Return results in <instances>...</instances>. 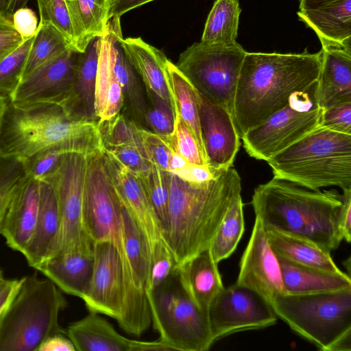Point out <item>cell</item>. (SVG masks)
<instances>
[{"instance_id":"30","label":"cell","mask_w":351,"mask_h":351,"mask_svg":"<svg viewBox=\"0 0 351 351\" xmlns=\"http://www.w3.org/2000/svg\"><path fill=\"white\" fill-rule=\"evenodd\" d=\"M73 32V48L82 53L101 37L110 19L112 0H64Z\"/></svg>"},{"instance_id":"58","label":"cell","mask_w":351,"mask_h":351,"mask_svg":"<svg viewBox=\"0 0 351 351\" xmlns=\"http://www.w3.org/2000/svg\"><path fill=\"white\" fill-rule=\"evenodd\" d=\"M335 1L337 0H299V10L316 9Z\"/></svg>"},{"instance_id":"45","label":"cell","mask_w":351,"mask_h":351,"mask_svg":"<svg viewBox=\"0 0 351 351\" xmlns=\"http://www.w3.org/2000/svg\"><path fill=\"white\" fill-rule=\"evenodd\" d=\"M173 137L176 152L188 162L200 165H208L195 137L180 117L176 120Z\"/></svg>"},{"instance_id":"32","label":"cell","mask_w":351,"mask_h":351,"mask_svg":"<svg viewBox=\"0 0 351 351\" xmlns=\"http://www.w3.org/2000/svg\"><path fill=\"white\" fill-rule=\"evenodd\" d=\"M265 229L268 242L276 255L300 265L342 272L332 261L330 252L316 244L273 228Z\"/></svg>"},{"instance_id":"38","label":"cell","mask_w":351,"mask_h":351,"mask_svg":"<svg viewBox=\"0 0 351 351\" xmlns=\"http://www.w3.org/2000/svg\"><path fill=\"white\" fill-rule=\"evenodd\" d=\"M99 125L105 149L123 146L144 147L140 127L123 112L99 123Z\"/></svg>"},{"instance_id":"54","label":"cell","mask_w":351,"mask_h":351,"mask_svg":"<svg viewBox=\"0 0 351 351\" xmlns=\"http://www.w3.org/2000/svg\"><path fill=\"white\" fill-rule=\"evenodd\" d=\"M23 278L18 279H5L0 281V313L10 302L19 288Z\"/></svg>"},{"instance_id":"26","label":"cell","mask_w":351,"mask_h":351,"mask_svg":"<svg viewBox=\"0 0 351 351\" xmlns=\"http://www.w3.org/2000/svg\"><path fill=\"white\" fill-rule=\"evenodd\" d=\"M276 256L286 294H312L351 288L350 276L343 271H328Z\"/></svg>"},{"instance_id":"13","label":"cell","mask_w":351,"mask_h":351,"mask_svg":"<svg viewBox=\"0 0 351 351\" xmlns=\"http://www.w3.org/2000/svg\"><path fill=\"white\" fill-rule=\"evenodd\" d=\"M215 342L239 331L276 324L277 315L269 304L254 291L237 283L224 288L208 311Z\"/></svg>"},{"instance_id":"16","label":"cell","mask_w":351,"mask_h":351,"mask_svg":"<svg viewBox=\"0 0 351 351\" xmlns=\"http://www.w3.org/2000/svg\"><path fill=\"white\" fill-rule=\"evenodd\" d=\"M81 53L69 48L23 77L8 96L14 104L60 101L70 90Z\"/></svg>"},{"instance_id":"5","label":"cell","mask_w":351,"mask_h":351,"mask_svg":"<svg viewBox=\"0 0 351 351\" xmlns=\"http://www.w3.org/2000/svg\"><path fill=\"white\" fill-rule=\"evenodd\" d=\"M274 177L310 190L351 188V135L317 127L266 160Z\"/></svg>"},{"instance_id":"10","label":"cell","mask_w":351,"mask_h":351,"mask_svg":"<svg viewBox=\"0 0 351 351\" xmlns=\"http://www.w3.org/2000/svg\"><path fill=\"white\" fill-rule=\"evenodd\" d=\"M317 86V80L293 93L285 107L243 135V147L250 156L266 161L318 127L322 109Z\"/></svg>"},{"instance_id":"34","label":"cell","mask_w":351,"mask_h":351,"mask_svg":"<svg viewBox=\"0 0 351 351\" xmlns=\"http://www.w3.org/2000/svg\"><path fill=\"white\" fill-rule=\"evenodd\" d=\"M241 12L238 0H216L208 15L201 42L221 45L237 43Z\"/></svg>"},{"instance_id":"37","label":"cell","mask_w":351,"mask_h":351,"mask_svg":"<svg viewBox=\"0 0 351 351\" xmlns=\"http://www.w3.org/2000/svg\"><path fill=\"white\" fill-rule=\"evenodd\" d=\"M138 176L158 217L165 240L169 226V171L152 164L148 171Z\"/></svg>"},{"instance_id":"25","label":"cell","mask_w":351,"mask_h":351,"mask_svg":"<svg viewBox=\"0 0 351 351\" xmlns=\"http://www.w3.org/2000/svg\"><path fill=\"white\" fill-rule=\"evenodd\" d=\"M99 41L100 37L93 38L81 53L74 82L58 102L69 114L78 119L97 121L95 115V92Z\"/></svg>"},{"instance_id":"51","label":"cell","mask_w":351,"mask_h":351,"mask_svg":"<svg viewBox=\"0 0 351 351\" xmlns=\"http://www.w3.org/2000/svg\"><path fill=\"white\" fill-rule=\"evenodd\" d=\"M14 27L23 40L33 36L38 28V19L34 12L26 7L17 10L12 16Z\"/></svg>"},{"instance_id":"11","label":"cell","mask_w":351,"mask_h":351,"mask_svg":"<svg viewBox=\"0 0 351 351\" xmlns=\"http://www.w3.org/2000/svg\"><path fill=\"white\" fill-rule=\"evenodd\" d=\"M86 169V155L66 152L57 167L42 180L53 189L60 217L59 229L47 258L66 252H93V242L82 220Z\"/></svg>"},{"instance_id":"20","label":"cell","mask_w":351,"mask_h":351,"mask_svg":"<svg viewBox=\"0 0 351 351\" xmlns=\"http://www.w3.org/2000/svg\"><path fill=\"white\" fill-rule=\"evenodd\" d=\"M317 97L324 110L351 101V44L322 43Z\"/></svg>"},{"instance_id":"59","label":"cell","mask_w":351,"mask_h":351,"mask_svg":"<svg viewBox=\"0 0 351 351\" xmlns=\"http://www.w3.org/2000/svg\"><path fill=\"white\" fill-rule=\"evenodd\" d=\"M188 162L176 152H174L170 160L169 172H172L183 167Z\"/></svg>"},{"instance_id":"49","label":"cell","mask_w":351,"mask_h":351,"mask_svg":"<svg viewBox=\"0 0 351 351\" xmlns=\"http://www.w3.org/2000/svg\"><path fill=\"white\" fill-rule=\"evenodd\" d=\"M223 171L215 169L208 165H200L187 162L183 167L171 173L184 181L201 183L217 178Z\"/></svg>"},{"instance_id":"35","label":"cell","mask_w":351,"mask_h":351,"mask_svg":"<svg viewBox=\"0 0 351 351\" xmlns=\"http://www.w3.org/2000/svg\"><path fill=\"white\" fill-rule=\"evenodd\" d=\"M243 204L241 193L231 201L210 246L215 261L228 258L236 250L244 230Z\"/></svg>"},{"instance_id":"42","label":"cell","mask_w":351,"mask_h":351,"mask_svg":"<svg viewBox=\"0 0 351 351\" xmlns=\"http://www.w3.org/2000/svg\"><path fill=\"white\" fill-rule=\"evenodd\" d=\"M140 134L145 151L151 163L169 171L171 156L176 152L173 135H160L142 128H140Z\"/></svg>"},{"instance_id":"48","label":"cell","mask_w":351,"mask_h":351,"mask_svg":"<svg viewBox=\"0 0 351 351\" xmlns=\"http://www.w3.org/2000/svg\"><path fill=\"white\" fill-rule=\"evenodd\" d=\"M63 154L51 150L35 155L25 161L29 176L37 181L43 180L57 167Z\"/></svg>"},{"instance_id":"56","label":"cell","mask_w":351,"mask_h":351,"mask_svg":"<svg viewBox=\"0 0 351 351\" xmlns=\"http://www.w3.org/2000/svg\"><path fill=\"white\" fill-rule=\"evenodd\" d=\"M178 351L177 349L169 343L160 339L154 341H143L133 340L132 351Z\"/></svg>"},{"instance_id":"57","label":"cell","mask_w":351,"mask_h":351,"mask_svg":"<svg viewBox=\"0 0 351 351\" xmlns=\"http://www.w3.org/2000/svg\"><path fill=\"white\" fill-rule=\"evenodd\" d=\"M29 0H0V14L12 19L14 13L19 9L26 7Z\"/></svg>"},{"instance_id":"55","label":"cell","mask_w":351,"mask_h":351,"mask_svg":"<svg viewBox=\"0 0 351 351\" xmlns=\"http://www.w3.org/2000/svg\"><path fill=\"white\" fill-rule=\"evenodd\" d=\"M109 18L119 17L125 12L154 0H112Z\"/></svg>"},{"instance_id":"27","label":"cell","mask_w":351,"mask_h":351,"mask_svg":"<svg viewBox=\"0 0 351 351\" xmlns=\"http://www.w3.org/2000/svg\"><path fill=\"white\" fill-rule=\"evenodd\" d=\"M90 313L71 324L66 335L77 351H132L133 340L120 335L99 313Z\"/></svg>"},{"instance_id":"47","label":"cell","mask_w":351,"mask_h":351,"mask_svg":"<svg viewBox=\"0 0 351 351\" xmlns=\"http://www.w3.org/2000/svg\"><path fill=\"white\" fill-rule=\"evenodd\" d=\"M105 150L137 175L145 173L152 165L144 147L123 146Z\"/></svg>"},{"instance_id":"46","label":"cell","mask_w":351,"mask_h":351,"mask_svg":"<svg viewBox=\"0 0 351 351\" xmlns=\"http://www.w3.org/2000/svg\"><path fill=\"white\" fill-rule=\"evenodd\" d=\"M318 127L351 135V101L322 110Z\"/></svg>"},{"instance_id":"31","label":"cell","mask_w":351,"mask_h":351,"mask_svg":"<svg viewBox=\"0 0 351 351\" xmlns=\"http://www.w3.org/2000/svg\"><path fill=\"white\" fill-rule=\"evenodd\" d=\"M123 97L120 84L114 74L107 40L100 37L95 92V115L98 123L107 121L121 112Z\"/></svg>"},{"instance_id":"39","label":"cell","mask_w":351,"mask_h":351,"mask_svg":"<svg viewBox=\"0 0 351 351\" xmlns=\"http://www.w3.org/2000/svg\"><path fill=\"white\" fill-rule=\"evenodd\" d=\"M28 177L25 161L0 158V234L10 202Z\"/></svg>"},{"instance_id":"12","label":"cell","mask_w":351,"mask_h":351,"mask_svg":"<svg viewBox=\"0 0 351 351\" xmlns=\"http://www.w3.org/2000/svg\"><path fill=\"white\" fill-rule=\"evenodd\" d=\"M86 156L82 208L85 232L93 243L113 244L123 261V206L108 173L103 149Z\"/></svg>"},{"instance_id":"24","label":"cell","mask_w":351,"mask_h":351,"mask_svg":"<svg viewBox=\"0 0 351 351\" xmlns=\"http://www.w3.org/2000/svg\"><path fill=\"white\" fill-rule=\"evenodd\" d=\"M93 263V252H66L46 258L35 269L62 292L82 299L90 283Z\"/></svg>"},{"instance_id":"15","label":"cell","mask_w":351,"mask_h":351,"mask_svg":"<svg viewBox=\"0 0 351 351\" xmlns=\"http://www.w3.org/2000/svg\"><path fill=\"white\" fill-rule=\"evenodd\" d=\"M236 283L254 291L269 304L286 294L277 256L268 242L263 222L256 216L250 238L239 262Z\"/></svg>"},{"instance_id":"53","label":"cell","mask_w":351,"mask_h":351,"mask_svg":"<svg viewBox=\"0 0 351 351\" xmlns=\"http://www.w3.org/2000/svg\"><path fill=\"white\" fill-rule=\"evenodd\" d=\"M75 348L63 334H58L47 338L39 346L37 351H75Z\"/></svg>"},{"instance_id":"50","label":"cell","mask_w":351,"mask_h":351,"mask_svg":"<svg viewBox=\"0 0 351 351\" xmlns=\"http://www.w3.org/2000/svg\"><path fill=\"white\" fill-rule=\"evenodd\" d=\"M23 41L14 27L12 21L0 14V60L10 53Z\"/></svg>"},{"instance_id":"43","label":"cell","mask_w":351,"mask_h":351,"mask_svg":"<svg viewBox=\"0 0 351 351\" xmlns=\"http://www.w3.org/2000/svg\"><path fill=\"white\" fill-rule=\"evenodd\" d=\"M174 256L165 241L158 242L151 252L149 276L147 291H152L165 282L176 270Z\"/></svg>"},{"instance_id":"22","label":"cell","mask_w":351,"mask_h":351,"mask_svg":"<svg viewBox=\"0 0 351 351\" xmlns=\"http://www.w3.org/2000/svg\"><path fill=\"white\" fill-rule=\"evenodd\" d=\"M123 45L146 90L168 103L176 120L178 108L166 70L169 59L162 51L145 43L141 38L123 39Z\"/></svg>"},{"instance_id":"9","label":"cell","mask_w":351,"mask_h":351,"mask_svg":"<svg viewBox=\"0 0 351 351\" xmlns=\"http://www.w3.org/2000/svg\"><path fill=\"white\" fill-rule=\"evenodd\" d=\"M246 52L238 43L221 45L200 41L184 51L176 66L202 97L225 108L233 118L234 95Z\"/></svg>"},{"instance_id":"29","label":"cell","mask_w":351,"mask_h":351,"mask_svg":"<svg viewBox=\"0 0 351 351\" xmlns=\"http://www.w3.org/2000/svg\"><path fill=\"white\" fill-rule=\"evenodd\" d=\"M297 14L321 43L351 44V0H337L316 9L299 10Z\"/></svg>"},{"instance_id":"6","label":"cell","mask_w":351,"mask_h":351,"mask_svg":"<svg viewBox=\"0 0 351 351\" xmlns=\"http://www.w3.org/2000/svg\"><path fill=\"white\" fill-rule=\"evenodd\" d=\"M66 305L62 291L51 280L36 274L23 277L0 313V351H37L49 337L66 334L59 315Z\"/></svg>"},{"instance_id":"19","label":"cell","mask_w":351,"mask_h":351,"mask_svg":"<svg viewBox=\"0 0 351 351\" xmlns=\"http://www.w3.org/2000/svg\"><path fill=\"white\" fill-rule=\"evenodd\" d=\"M199 120L208 165L223 171L232 167L241 138L232 115L202 97Z\"/></svg>"},{"instance_id":"36","label":"cell","mask_w":351,"mask_h":351,"mask_svg":"<svg viewBox=\"0 0 351 351\" xmlns=\"http://www.w3.org/2000/svg\"><path fill=\"white\" fill-rule=\"evenodd\" d=\"M72 48L63 34L50 23H39L21 80L37 67Z\"/></svg>"},{"instance_id":"18","label":"cell","mask_w":351,"mask_h":351,"mask_svg":"<svg viewBox=\"0 0 351 351\" xmlns=\"http://www.w3.org/2000/svg\"><path fill=\"white\" fill-rule=\"evenodd\" d=\"M108 43L114 74L120 84L123 114L140 128H145L148 104L144 84L123 45L120 18L108 20L103 34Z\"/></svg>"},{"instance_id":"44","label":"cell","mask_w":351,"mask_h":351,"mask_svg":"<svg viewBox=\"0 0 351 351\" xmlns=\"http://www.w3.org/2000/svg\"><path fill=\"white\" fill-rule=\"evenodd\" d=\"M40 23L58 29L73 48V32L64 0H37Z\"/></svg>"},{"instance_id":"60","label":"cell","mask_w":351,"mask_h":351,"mask_svg":"<svg viewBox=\"0 0 351 351\" xmlns=\"http://www.w3.org/2000/svg\"><path fill=\"white\" fill-rule=\"evenodd\" d=\"M9 102L8 97L0 95V128Z\"/></svg>"},{"instance_id":"3","label":"cell","mask_w":351,"mask_h":351,"mask_svg":"<svg viewBox=\"0 0 351 351\" xmlns=\"http://www.w3.org/2000/svg\"><path fill=\"white\" fill-rule=\"evenodd\" d=\"M241 179L231 167L217 178L192 183L169 172V226L165 240L177 266L210 247Z\"/></svg>"},{"instance_id":"33","label":"cell","mask_w":351,"mask_h":351,"mask_svg":"<svg viewBox=\"0 0 351 351\" xmlns=\"http://www.w3.org/2000/svg\"><path fill=\"white\" fill-rule=\"evenodd\" d=\"M166 70L176 99L178 117L195 137L202 154L207 162L199 120L202 97L176 64L169 60L167 62Z\"/></svg>"},{"instance_id":"4","label":"cell","mask_w":351,"mask_h":351,"mask_svg":"<svg viewBox=\"0 0 351 351\" xmlns=\"http://www.w3.org/2000/svg\"><path fill=\"white\" fill-rule=\"evenodd\" d=\"M341 204L336 190H308L274 177L258 185L251 200L265 228L302 238L329 252L343 241L337 225Z\"/></svg>"},{"instance_id":"8","label":"cell","mask_w":351,"mask_h":351,"mask_svg":"<svg viewBox=\"0 0 351 351\" xmlns=\"http://www.w3.org/2000/svg\"><path fill=\"white\" fill-rule=\"evenodd\" d=\"M152 322L160 339L180 351H206L215 343L208 313L200 310L182 287L176 271L146 291Z\"/></svg>"},{"instance_id":"61","label":"cell","mask_w":351,"mask_h":351,"mask_svg":"<svg viewBox=\"0 0 351 351\" xmlns=\"http://www.w3.org/2000/svg\"><path fill=\"white\" fill-rule=\"evenodd\" d=\"M3 271L1 270V269L0 268V281L3 278Z\"/></svg>"},{"instance_id":"2","label":"cell","mask_w":351,"mask_h":351,"mask_svg":"<svg viewBox=\"0 0 351 351\" xmlns=\"http://www.w3.org/2000/svg\"><path fill=\"white\" fill-rule=\"evenodd\" d=\"M104 149L99 123L69 114L57 101L8 102L0 128V158L27 161L51 150L86 156Z\"/></svg>"},{"instance_id":"7","label":"cell","mask_w":351,"mask_h":351,"mask_svg":"<svg viewBox=\"0 0 351 351\" xmlns=\"http://www.w3.org/2000/svg\"><path fill=\"white\" fill-rule=\"evenodd\" d=\"M274 313L324 351L351 350V288L330 292L278 296Z\"/></svg>"},{"instance_id":"14","label":"cell","mask_w":351,"mask_h":351,"mask_svg":"<svg viewBox=\"0 0 351 351\" xmlns=\"http://www.w3.org/2000/svg\"><path fill=\"white\" fill-rule=\"evenodd\" d=\"M93 274L82 300L89 311L117 320L125 295L123 261L117 248L109 242L93 243Z\"/></svg>"},{"instance_id":"17","label":"cell","mask_w":351,"mask_h":351,"mask_svg":"<svg viewBox=\"0 0 351 351\" xmlns=\"http://www.w3.org/2000/svg\"><path fill=\"white\" fill-rule=\"evenodd\" d=\"M103 157L120 202L145 236L151 254L154 246L165 240L159 221L142 182L137 174L104 149Z\"/></svg>"},{"instance_id":"1","label":"cell","mask_w":351,"mask_h":351,"mask_svg":"<svg viewBox=\"0 0 351 351\" xmlns=\"http://www.w3.org/2000/svg\"><path fill=\"white\" fill-rule=\"evenodd\" d=\"M322 51L311 53H249L243 58L237 81L233 121L241 139L285 107L291 95L319 77Z\"/></svg>"},{"instance_id":"28","label":"cell","mask_w":351,"mask_h":351,"mask_svg":"<svg viewBox=\"0 0 351 351\" xmlns=\"http://www.w3.org/2000/svg\"><path fill=\"white\" fill-rule=\"evenodd\" d=\"M39 182V201L33 235L23 255L28 265L35 269L49 254L57 235L60 217L55 192L45 180Z\"/></svg>"},{"instance_id":"21","label":"cell","mask_w":351,"mask_h":351,"mask_svg":"<svg viewBox=\"0 0 351 351\" xmlns=\"http://www.w3.org/2000/svg\"><path fill=\"white\" fill-rule=\"evenodd\" d=\"M39 182L29 176L8 207L1 234L7 245L22 254L34 231L38 210Z\"/></svg>"},{"instance_id":"40","label":"cell","mask_w":351,"mask_h":351,"mask_svg":"<svg viewBox=\"0 0 351 351\" xmlns=\"http://www.w3.org/2000/svg\"><path fill=\"white\" fill-rule=\"evenodd\" d=\"M34 35L0 60V95L8 97L20 83Z\"/></svg>"},{"instance_id":"52","label":"cell","mask_w":351,"mask_h":351,"mask_svg":"<svg viewBox=\"0 0 351 351\" xmlns=\"http://www.w3.org/2000/svg\"><path fill=\"white\" fill-rule=\"evenodd\" d=\"M343 191L342 204L338 215L337 225L343 240L351 241V188Z\"/></svg>"},{"instance_id":"41","label":"cell","mask_w":351,"mask_h":351,"mask_svg":"<svg viewBox=\"0 0 351 351\" xmlns=\"http://www.w3.org/2000/svg\"><path fill=\"white\" fill-rule=\"evenodd\" d=\"M145 91L148 104L145 117L146 129L160 135H173L176 118L171 106L154 93Z\"/></svg>"},{"instance_id":"23","label":"cell","mask_w":351,"mask_h":351,"mask_svg":"<svg viewBox=\"0 0 351 351\" xmlns=\"http://www.w3.org/2000/svg\"><path fill=\"white\" fill-rule=\"evenodd\" d=\"M217 264L208 247L177 267L182 287L193 302L206 313L213 300L225 288Z\"/></svg>"}]
</instances>
